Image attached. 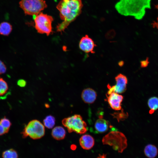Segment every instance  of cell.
Masks as SVG:
<instances>
[{
    "mask_svg": "<svg viewBox=\"0 0 158 158\" xmlns=\"http://www.w3.org/2000/svg\"><path fill=\"white\" fill-rule=\"evenodd\" d=\"M83 6L82 0H61L56 8L63 21L57 25V31H63L80 14Z\"/></svg>",
    "mask_w": 158,
    "mask_h": 158,
    "instance_id": "1",
    "label": "cell"
},
{
    "mask_svg": "<svg viewBox=\"0 0 158 158\" xmlns=\"http://www.w3.org/2000/svg\"><path fill=\"white\" fill-rule=\"evenodd\" d=\"M151 0H120L115 5L118 12L125 16H132L142 19L146 8H151Z\"/></svg>",
    "mask_w": 158,
    "mask_h": 158,
    "instance_id": "2",
    "label": "cell"
},
{
    "mask_svg": "<svg viewBox=\"0 0 158 158\" xmlns=\"http://www.w3.org/2000/svg\"><path fill=\"white\" fill-rule=\"evenodd\" d=\"M103 145L112 146L119 153H122L127 146V139L125 135L118 131H111L104 136L102 140Z\"/></svg>",
    "mask_w": 158,
    "mask_h": 158,
    "instance_id": "3",
    "label": "cell"
},
{
    "mask_svg": "<svg viewBox=\"0 0 158 158\" xmlns=\"http://www.w3.org/2000/svg\"><path fill=\"white\" fill-rule=\"evenodd\" d=\"M62 123L69 133L75 132L83 134L87 131V124L80 115L74 114L65 118L62 120Z\"/></svg>",
    "mask_w": 158,
    "mask_h": 158,
    "instance_id": "4",
    "label": "cell"
},
{
    "mask_svg": "<svg viewBox=\"0 0 158 158\" xmlns=\"http://www.w3.org/2000/svg\"><path fill=\"white\" fill-rule=\"evenodd\" d=\"M20 7L26 15L36 16L47 7L44 0H20Z\"/></svg>",
    "mask_w": 158,
    "mask_h": 158,
    "instance_id": "5",
    "label": "cell"
},
{
    "mask_svg": "<svg viewBox=\"0 0 158 158\" xmlns=\"http://www.w3.org/2000/svg\"><path fill=\"white\" fill-rule=\"evenodd\" d=\"M21 133L23 138L29 136L33 139H38L44 135L45 128L40 121L34 119L28 123Z\"/></svg>",
    "mask_w": 158,
    "mask_h": 158,
    "instance_id": "6",
    "label": "cell"
},
{
    "mask_svg": "<svg viewBox=\"0 0 158 158\" xmlns=\"http://www.w3.org/2000/svg\"><path fill=\"white\" fill-rule=\"evenodd\" d=\"M34 16L35 28L38 33L47 36L52 33V23L54 19L52 16L42 12Z\"/></svg>",
    "mask_w": 158,
    "mask_h": 158,
    "instance_id": "7",
    "label": "cell"
},
{
    "mask_svg": "<svg viewBox=\"0 0 158 158\" xmlns=\"http://www.w3.org/2000/svg\"><path fill=\"white\" fill-rule=\"evenodd\" d=\"M115 79L116 85L112 86L109 84L107 85L109 89L107 93L108 95L113 92L118 94L122 93L125 92L126 90L128 79L125 75L120 73L115 77Z\"/></svg>",
    "mask_w": 158,
    "mask_h": 158,
    "instance_id": "8",
    "label": "cell"
},
{
    "mask_svg": "<svg viewBox=\"0 0 158 158\" xmlns=\"http://www.w3.org/2000/svg\"><path fill=\"white\" fill-rule=\"evenodd\" d=\"M79 46L80 49L86 53H94V50L96 45L91 38L86 35L80 39Z\"/></svg>",
    "mask_w": 158,
    "mask_h": 158,
    "instance_id": "9",
    "label": "cell"
},
{
    "mask_svg": "<svg viewBox=\"0 0 158 158\" xmlns=\"http://www.w3.org/2000/svg\"><path fill=\"white\" fill-rule=\"evenodd\" d=\"M107 97V101L111 107L115 110H120L121 109V104L123 99V96L118 93L113 92Z\"/></svg>",
    "mask_w": 158,
    "mask_h": 158,
    "instance_id": "10",
    "label": "cell"
},
{
    "mask_svg": "<svg viewBox=\"0 0 158 158\" xmlns=\"http://www.w3.org/2000/svg\"><path fill=\"white\" fill-rule=\"evenodd\" d=\"M97 94L95 91L92 88H88L83 90L81 97L84 102L87 104H91L96 100Z\"/></svg>",
    "mask_w": 158,
    "mask_h": 158,
    "instance_id": "11",
    "label": "cell"
},
{
    "mask_svg": "<svg viewBox=\"0 0 158 158\" xmlns=\"http://www.w3.org/2000/svg\"><path fill=\"white\" fill-rule=\"evenodd\" d=\"M79 141L81 147L85 150L91 149L95 144L94 138L92 136L88 134L83 135L80 138Z\"/></svg>",
    "mask_w": 158,
    "mask_h": 158,
    "instance_id": "12",
    "label": "cell"
},
{
    "mask_svg": "<svg viewBox=\"0 0 158 158\" xmlns=\"http://www.w3.org/2000/svg\"><path fill=\"white\" fill-rule=\"evenodd\" d=\"M109 127L108 122L101 118L97 120L94 125L95 131L98 133H102L106 132L108 130Z\"/></svg>",
    "mask_w": 158,
    "mask_h": 158,
    "instance_id": "13",
    "label": "cell"
},
{
    "mask_svg": "<svg viewBox=\"0 0 158 158\" xmlns=\"http://www.w3.org/2000/svg\"><path fill=\"white\" fill-rule=\"evenodd\" d=\"M66 131L63 127L57 126L52 130L51 134L54 138L57 140L64 139L66 135Z\"/></svg>",
    "mask_w": 158,
    "mask_h": 158,
    "instance_id": "14",
    "label": "cell"
},
{
    "mask_svg": "<svg viewBox=\"0 0 158 158\" xmlns=\"http://www.w3.org/2000/svg\"><path fill=\"white\" fill-rule=\"evenodd\" d=\"M145 155L149 158H154L158 154V150L154 145L149 144L145 147L144 150Z\"/></svg>",
    "mask_w": 158,
    "mask_h": 158,
    "instance_id": "15",
    "label": "cell"
},
{
    "mask_svg": "<svg viewBox=\"0 0 158 158\" xmlns=\"http://www.w3.org/2000/svg\"><path fill=\"white\" fill-rule=\"evenodd\" d=\"M12 30V26L9 23L4 21L0 23L1 35L8 36L11 33Z\"/></svg>",
    "mask_w": 158,
    "mask_h": 158,
    "instance_id": "16",
    "label": "cell"
},
{
    "mask_svg": "<svg viewBox=\"0 0 158 158\" xmlns=\"http://www.w3.org/2000/svg\"><path fill=\"white\" fill-rule=\"evenodd\" d=\"M147 104L150 109L149 113L152 114L158 109V97H150L148 100Z\"/></svg>",
    "mask_w": 158,
    "mask_h": 158,
    "instance_id": "17",
    "label": "cell"
},
{
    "mask_svg": "<svg viewBox=\"0 0 158 158\" xmlns=\"http://www.w3.org/2000/svg\"><path fill=\"white\" fill-rule=\"evenodd\" d=\"M55 123V117L51 115L47 116L43 120L44 126L48 129H51L54 126Z\"/></svg>",
    "mask_w": 158,
    "mask_h": 158,
    "instance_id": "18",
    "label": "cell"
},
{
    "mask_svg": "<svg viewBox=\"0 0 158 158\" xmlns=\"http://www.w3.org/2000/svg\"><path fill=\"white\" fill-rule=\"evenodd\" d=\"M2 157L3 158H18V155L16 150L10 149L4 151Z\"/></svg>",
    "mask_w": 158,
    "mask_h": 158,
    "instance_id": "19",
    "label": "cell"
},
{
    "mask_svg": "<svg viewBox=\"0 0 158 158\" xmlns=\"http://www.w3.org/2000/svg\"><path fill=\"white\" fill-rule=\"evenodd\" d=\"M111 115L115 118L117 119L118 121H123L127 118L128 114L127 113H125L124 112L123 109H122L121 111L119 113H114Z\"/></svg>",
    "mask_w": 158,
    "mask_h": 158,
    "instance_id": "20",
    "label": "cell"
},
{
    "mask_svg": "<svg viewBox=\"0 0 158 158\" xmlns=\"http://www.w3.org/2000/svg\"><path fill=\"white\" fill-rule=\"evenodd\" d=\"M8 89L6 82L2 78H0V96L5 94Z\"/></svg>",
    "mask_w": 158,
    "mask_h": 158,
    "instance_id": "21",
    "label": "cell"
},
{
    "mask_svg": "<svg viewBox=\"0 0 158 158\" xmlns=\"http://www.w3.org/2000/svg\"><path fill=\"white\" fill-rule=\"evenodd\" d=\"M0 124L6 130L9 131L11 123L8 119L4 117L0 120Z\"/></svg>",
    "mask_w": 158,
    "mask_h": 158,
    "instance_id": "22",
    "label": "cell"
},
{
    "mask_svg": "<svg viewBox=\"0 0 158 158\" xmlns=\"http://www.w3.org/2000/svg\"><path fill=\"white\" fill-rule=\"evenodd\" d=\"M115 33L114 31L108 32L105 35V38L108 40L113 39L115 37Z\"/></svg>",
    "mask_w": 158,
    "mask_h": 158,
    "instance_id": "23",
    "label": "cell"
},
{
    "mask_svg": "<svg viewBox=\"0 0 158 158\" xmlns=\"http://www.w3.org/2000/svg\"><path fill=\"white\" fill-rule=\"evenodd\" d=\"M6 70V66L2 61L0 60V74L5 73Z\"/></svg>",
    "mask_w": 158,
    "mask_h": 158,
    "instance_id": "24",
    "label": "cell"
},
{
    "mask_svg": "<svg viewBox=\"0 0 158 158\" xmlns=\"http://www.w3.org/2000/svg\"><path fill=\"white\" fill-rule=\"evenodd\" d=\"M26 84V81L23 79H20L18 80L17 82V84L20 87H25Z\"/></svg>",
    "mask_w": 158,
    "mask_h": 158,
    "instance_id": "25",
    "label": "cell"
},
{
    "mask_svg": "<svg viewBox=\"0 0 158 158\" xmlns=\"http://www.w3.org/2000/svg\"><path fill=\"white\" fill-rule=\"evenodd\" d=\"M8 132V131L6 130L0 124V135L7 133Z\"/></svg>",
    "mask_w": 158,
    "mask_h": 158,
    "instance_id": "26",
    "label": "cell"
},
{
    "mask_svg": "<svg viewBox=\"0 0 158 158\" xmlns=\"http://www.w3.org/2000/svg\"><path fill=\"white\" fill-rule=\"evenodd\" d=\"M140 63L141 66L142 67H146L149 63L148 59H147L145 60L141 61Z\"/></svg>",
    "mask_w": 158,
    "mask_h": 158,
    "instance_id": "27",
    "label": "cell"
},
{
    "mask_svg": "<svg viewBox=\"0 0 158 158\" xmlns=\"http://www.w3.org/2000/svg\"><path fill=\"white\" fill-rule=\"evenodd\" d=\"M152 25L154 28H156L158 30V17L157 18V21H154Z\"/></svg>",
    "mask_w": 158,
    "mask_h": 158,
    "instance_id": "28",
    "label": "cell"
},
{
    "mask_svg": "<svg viewBox=\"0 0 158 158\" xmlns=\"http://www.w3.org/2000/svg\"><path fill=\"white\" fill-rule=\"evenodd\" d=\"M96 158H107V154H99L98 156Z\"/></svg>",
    "mask_w": 158,
    "mask_h": 158,
    "instance_id": "29",
    "label": "cell"
},
{
    "mask_svg": "<svg viewBox=\"0 0 158 158\" xmlns=\"http://www.w3.org/2000/svg\"><path fill=\"white\" fill-rule=\"evenodd\" d=\"M71 147V149L73 150H75L76 148V146L74 145H72Z\"/></svg>",
    "mask_w": 158,
    "mask_h": 158,
    "instance_id": "30",
    "label": "cell"
},
{
    "mask_svg": "<svg viewBox=\"0 0 158 158\" xmlns=\"http://www.w3.org/2000/svg\"><path fill=\"white\" fill-rule=\"evenodd\" d=\"M118 64L120 66H122L124 64V62L122 61H120L119 62Z\"/></svg>",
    "mask_w": 158,
    "mask_h": 158,
    "instance_id": "31",
    "label": "cell"
},
{
    "mask_svg": "<svg viewBox=\"0 0 158 158\" xmlns=\"http://www.w3.org/2000/svg\"><path fill=\"white\" fill-rule=\"evenodd\" d=\"M155 8L158 10V5H157L155 6Z\"/></svg>",
    "mask_w": 158,
    "mask_h": 158,
    "instance_id": "32",
    "label": "cell"
}]
</instances>
